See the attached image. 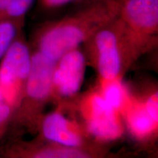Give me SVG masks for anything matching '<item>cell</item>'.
<instances>
[{
  "instance_id": "8",
  "label": "cell",
  "mask_w": 158,
  "mask_h": 158,
  "mask_svg": "<svg viewBox=\"0 0 158 158\" xmlns=\"http://www.w3.org/2000/svg\"><path fill=\"white\" fill-rule=\"evenodd\" d=\"M41 132L45 139L59 146L82 148L84 134L76 122L69 119L60 112L45 116L41 122Z\"/></svg>"
},
{
  "instance_id": "10",
  "label": "cell",
  "mask_w": 158,
  "mask_h": 158,
  "mask_svg": "<svg viewBox=\"0 0 158 158\" xmlns=\"http://www.w3.org/2000/svg\"><path fill=\"white\" fill-rule=\"evenodd\" d=\"M121 79V78L112 80L100 79V87L98 91L104 100L120 114L130 100Z\"/></svg>"
},
{
  "instance_id": "6",
  "label": "cell",
  "mask_w": 158,
  "mask_h": 158,
  "mask_svg": "<svg viewBox=\"0 0 158 158\" xmlns=\"http://www.w3.org/2000/svg\"><path fill=\"white\" fill-rule=\"evenodd\" d=\"M118 16L144 48L155 43L158 32V0H119Z\"/></svg>"
},
{
  "instance_id": "1",
  "label": "cell",
  "mask_w": 158,
  "mask_h": 158,
  "mask_svg": "<svg viewBox=\"0 0 158 158\" xmlns=\"http://www.w3.org/2000/svg\"><path fill=\"white\" fill-rule=\"evenodd\" d=\"M118 10L119 0H91L73 14L45 23L37 31L38 51L56 62L117 17Z\"/></svg>"
},
{
  "instance_id": "14",
  "label": "cell",
  "mask_w": 158,
  "mask_h": 158,
  "mask_svg": "<svg viewBox=\"0 0 158 158\" xmlns=\"http://www.w3.org/2000/svg\"><path fill=\"white\" fill-rule=\"evenodd\" d=\"M144 108L154 121L158 123V94L157 92L150 94L143 102Z\"/></svg>"
},
{
  "instance_id": "7",
  "label": "cell",
  "mask_w": 158,
  "mask_h": 158,
  "mask_svg": "<svg viewBox=\"0 0 158 158\" xmlns=\"http://www.w3.org/2000/svg\"><path fill=\"white\" fill-rule=\"evenodd\" d=\"M86 59L78 48L65 53L56 62L53 74V94L70 98L80 91L84 79Z\"/></svg>"
},
{
  "instance_id": "9",
  "label": "cell",
  "mask_w": 158,
  "mask_h": 158,
  "mask_svg": "<svg viewBox=\"0 0 158 158\" xmlns=\"http://www.w3.org/2000/svg\"><path fill=\"white\" fill-rule=\"evenodd\" d=\"M121 114L124 116L130 132L136 138H149L157 130V122L154 121L144 108L143 102L130 98Z\"/></svg>"
},
{
  "instance_id": "12",
  "label": "cell",
  "mask_w": 158,
  "mask_h": 158,
  "mask_svg": "<svg viewBox=\"0 0 158 158\" xmlns=\"http://www.w3.org/2000/svg\"><path fill=\"white\" fill-rule=\"evenodd\" d=\"M35 0H0V21L25 18Z\"/></svg>"
},
{
  "instance_id": "3",
  "label": "cell",
  "mask_w": 158,
  "mask_h": 158,
  "mask_svg": "<svg viewBox=\"0 0 158 158\" xmlns=\"http://www.w3.org/2000/svg\"><path fill=\"white\" fill-rule=\"evenodd\" d=\"M56 62L40 51L31 54V67L22 98L10 123L21 125L33 122L39 106L53 94V74Z\"/></svg>"
},
{
  "instance_id": "4",
  "label": "cell",
  "mask_w": 158,
  "mask_h": 158,
  "mask_svg": "<svg viewBox=\"0 0 158 158\" xmlns=\"http://www.w3.org/2000/svg\"><path fill=\"white\" fill-rule=\"evenodd\" d=\"M31 59L28 45L20 34L0 61V88L14 110L22 98Z\"/></svg>"
},
{
  "instance_id": "5",
  "label": "cell",
  "mask_w": 158,
  "mask_h": 158,
  "mask_svg": "<svg viewBox=\"0 0 158 158\" xmlns=\"http://www.w3.org/2000/svg\"><path fill=\"white\" fill-rule=\"evenodd\" d=\"M79 111L84 121L85 129L98 141H114L123 133L121 114L112 108L98 91L89 92L83 98Z\"/></svg>"
},
{
  "instance_id": "13",
  "label": "cell",
  "mask_w": 158,
  "mask_h": 158,
  "mask_svg": "<svg viewBox=\"0 0 158 158\" xmlns=\"http://www.w3.org/2000/svg\"><path fill=\"white\" fill-rule=\"evenodd\" d=\"M14 109L7 102L0 88V139L10 122Z\"/></svg>"
},
{
  "instance_id": "15",
  "label": "cell",
  "mask_w": 158,
  "mask_h": 158,
  "mask_svg": "<svg viewBox=\"0 0 158 158\" xmlns=\"http://www.w3.org/2000/svg\"><path fill=\"white\" fill-rule=\"evenodd\" d=\"M83 0H39V3L43 9L51 10L68 5L75 2H80Z\"/></svg>"
},
{
  "instance_id": "11",
  "label": "cell",
  "mask_w": 158,
  "mask_h": 158,
  "mask_svg": "<svg viewBox=\"0 0 158 158\" xmlns=\"http://www.w3.org/2000/svg\"><path fill=\"white\" fill-rule=\"evenodd\" d=\"M25 18L0 21V61L13 40L21 34Z\"/></svg>"
},
{
  "instance_id": "2",
  "label": "cell",
  "mask_w": 158,
  "mask_h": 158,
  "mask_svg": "<svg viewBox=\"0 0 158 158\" xmlns=\"http://www.w3.org/2000/svg\"><path fill=\"white\" fill-rule=\"evenodd\" d=\"M86 42L92 44L94 64L104 80L121 78L126 67L143 52L118 16L98 29Z\"/></svg>"
}]
</instances>
